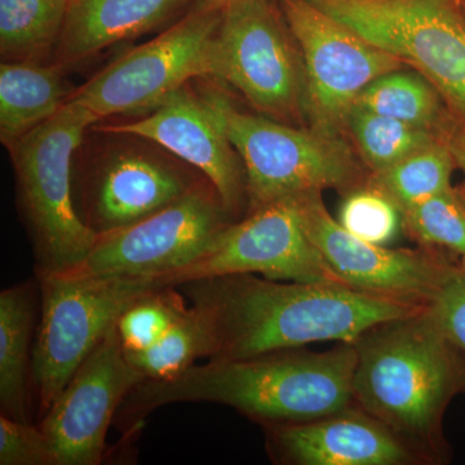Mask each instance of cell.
<instances>
[{
    "label": "cell",
    "instance_id": "cell-1",
    "mask_svg": "<svg viewBox=\"0 0 465 465\" xmlns=\"http://www.w3.org/2000/svg\"><path fill=\"white\" fill-rule=\"evenodd\" d=\"M206 321L210 360H242L307 347L354 342L376 324L423 311L336 283L268 280L256 274L202 278L177 286Z\"/></svg>",
    "mask_w": 465,
    "mask_h": 465
},
{
    "label": "cell",
    "instance_id": "cell-2",
    "mask_svg": "<svg viewBox=\"0 0 465 465\" xmlns=\"http://www.w3.org/2000/svg\"><path fill=\"white\" fill-rule=\"evenodd\" d=\"M357 351L339 342L326 351L282 349L242 360H208L164 381H143L119 409L130 436L143 419L171 403L232 407L262 427L299 424L354 409Z\"/></svg>",
    "mask_w": 465,
    "mask_h": 465
},
{
    "label": "cell",
    "instance_id": "cell-3",
    "mask_svg": "<svg viewBox=\"0 0 465 465\" xmlns=\"http://www.w3.org/2000/svg\"><path fill=\"white\" fill-rule=\"evenodd\" d=\"M425 308L376 324L353 342L354 405L421 464H443L450 460L443 418L452 400L465 394V358Z\"/></svg>",
    "mask_w": 465,
    "mask_h": 465
},
{
    "label": "cell",
    "instance_id": "cell-4",
    "mask_svg": "<svg viewBox=\"0 0 465 465\" xmlns=\"http://www.w3.org/2000/svg\"><path fill=\"white\" fill-rule=\"evenodd\" d=\"M202 97L215 112L243 164L247 213L327 189L347 194L369 179L370 171L345 136L241 112L222 92L210 91Z\"/></svg>",
    "mask_w": 465,
    "mask_h": 465
},
{
    "label": "cell",
    "instance_id": "cell-5",
    "mask_svg": "<svg viewBox=\"0 0 465 465\" xmlns=\"http://www.w3.org/2000/svg\"><path fill=\"white\" fill-rule=\"evenodd\" d=\"M97 121L91 110L69 99L56 114L9 146L35 246L36 272L70 271L96 242V232L76 210L72 164L85 130Z\"/></svg>",
    "mask_w": 465,
    "mask_h": 465
},
{
    "label": "cell",
    "instance_id": "cell-6",
    "mask_svg": "<svg viewBox=\"0 0 465 465\" xmlns=\"http://www.w3.org/2000/svg\"><path fill=\"white\" fill-rule=\"evenodd\" d=\"M41 321L33 353V391L41 418L78 367L136 300L163 289L158 275L69 277L36 272Z\"/></svg>",
    "mask_w": 465,
    "mask_h": 465
},
{
    "label": "cell",
    "instance_id": "cell-7",
    "mask_svg": "<svg viewBox=\"0 0 465 465\" xmlns=\"http://www.w3.org/2000/svg\"><path fill=\"white\" fill-rule=\"evenodd\" d=\"M399 57L465 124V14L460 0H309Z\"/></svg>",
    "mask_w": 465,
    "mask_h": 465
},
{
    "label": "cell",
    "instance_id": "cell-8",
    "mask_svg": "<svg viewBox=\"0 0 465 465\" xmlns=\"http://www.w3.org/2000/svg\"><path fill=\"white\" fill-rule=\"evenodd\" d=\"M223 5L202 0L166 32L113 61L70 100L91 110L100 121L154 109L193 78H215Z\"/></svg>",
    "mask_w": 465,
    "mask_h": 465
},
{
    "label": "cell",
    "instance_id": "cell-9",
    "mask_svg": "<svg viewBox=\"0 0 465 465\" xmlns=\"http://www.w3.org/2000/svg\"><path fill=\"white\" fill-rule=\"evenodd\" d=\"M215 78L262 115L283 124L304 118V64L278 0L224 3Z\"/></svg>",
    "mask_w": 465,
    "mask_h": 465
},
{
    "label": "cell",
    "instance_id": "cell-10",
    "mask_svg": "<svg viewBox=\"0 0 465 465\" xmlns=\"http://www.w3.org/2000/svg\"><path fill=\"white\" fill-rule=\"evenodd\" d=\"M278 3L304 64V119L320 133L347 137L349 114L360 94L406 64L309 0Z\"/></svg>",
    "mask_w": 465,
    "mask_h": 465
},
{
    "label": "cell",
    "instance_id": "cell-11",
    "mask_svg": "<svg viewBox=\"0 0 465 465\" xmlns=\"http://www.w3.org/2000/svg\"><path fill=\"white\" fill-rule=\"evenodd\" d=\"M215 189H193L140 222L97 234L88 255L69 277L162 275L203 255L234 220Z\"/></svg>",
    "mask_w": 465,
    "mask_h": 465
},
{
    "label": "cell",
    "instance_id": "cell-12",
    "mask_svg": "<svg viewBox=\"0 0 465 465\" xmlns=\"http://www.w3.org/2000/svg\"><path fill=\"white\" fill-rule=\"evenodd\" d=\"M228 274H262L268 280L344 284L309 238L299 197L284 198L247 213L226 226L191 264L158 275L167 287ZM345 286V284H344Z\"/></svg>",
    "mask_w": 465,
    "mask_h": 465
},
{
    "label": "cell",
    "instance_id": "cell-13",
    "mask_svg": "<svg viewBox=\"0 0 465 465\" xmlns=\"http://www.w3.org/2000/svg\"><path fill=\"white\" fill-rule=\"evenodd\" d=\"M299 206L309 238L351 289L427 307L459 262L440 251L394 250L360 240L333 219L322 193L300 195Z\"/></svg>",
    "mask_w": 465,
    "mask_h": 465
},
{
    "label": "cell",
    "instance_id": "cell-14",
    "mask_svg": "<svg viewBox=\"0 0 465 465\" xmlns=\"http://www.w3.org/2000/svg\"><path fill=\"white\" fill-rule=\"evenodd\" d=\"M142 381L114 324L39 420L57 465H99L106 454L110 424Z\"/></svg>",
    "mask_w": 465,
    "mask_h": 465
},
{
    "label": "cell",
    "instance_id": "cell-15",
    "mask_svg": "<svg viewBox=\"0 0 465 465\" xmlns=\"http://www.w3.org/2000/svg\"><path fill=\"white\" fill-rule=\"evenodd\" d=\"M101 130L150 140L197 168L232 217L247 204L246 174L240 155L203 97L193 96L182 88L145 118Z\"/></svg>",
    "mask_w": 465,
    "mask_h": 465
},
{
    "label": "cell",
    "instance_id": "cell-16",
    "mask_svg": "<svg viewBox=\"0 0 465 465\" xmlns=\"http://www.w3.org/2000/svg\"><path fill=\"white\" fill-rule=\"evenodd\" d=\"M275 463L291 465H414L418 457L384 425L354 409L307 423L266 427Z\"/></svg>",
    "mask_w": 465,
    "mask_h": 465
},
{
    "label": "cell",
    "instance_id": "cell-17",
    "mask_svg": "<svg viewBox=\"0 0 465 465\" xmlns=\"http://www.w3.org/2000/svg\"><path fill=\"white\" fill-rule=\"evenodd\" d=\"M198 188L166 162L127 152L106 161L94 177L84 222L96 234L145 219Z\"/></svg>",
    "mask_w": 465,
    "mask_h": 465
},
{
    "label": "cell",
    "instance_id": "cell-18",
    "mask_svg": "<svg viewBox=\"0 0 465 465\" xmlns=\"http://www.w3.org/2000/svg\"><path fill=\"white\" fill-rule=\"evenodd\" d=\"M189 0H69L57 42L61 64L94 56L115 43L157 29Z\"/></svg>",
    "mask_w": 465,
    "mask_h": 465
},
{
    "label": "cell",
    "instance_id": "cell-19",
    "mask_svg": "<svg viewBox=\"0 0 465 465\" xmlns=\"http://www.w3.org/2000/svg\"><path fill=\"white\" fill-rule=\"evenodd\" d=\"M36 286L17 284L0 293V411L30 420Z\"/></svg>",
    "mask_w": 465,
    "mask_h": 465
},
{
    "label": "cell",
    "instance_id": "cell-20",
    "mask_svg": "<svg viewBox=\"0 0 465 465\" xmlns=\"http://www.w3.org/2000/svg\"><path fill=\"white\" fill-rule=\"evenodd\" d=\"M65 88L56 66L32 61L0 65V139L14 145L65 105Z\"/></svg>",
    "mask_w": 465,
    "mask_h": 465
},
{
    "label": "cell",
    "instance_id": "cell-21",
    "mask_svg": "<svg viewBox=\"0 0 465 465\" xmlns=\"http://www.w3.org/2000/svg\"><path fill=\"white\" fill-rule=\"evenodd\" d=\"M358 108L442 134L452 113L440 92L416 70H393L379 76L358 97Z\"/></svg>",
    "mask_w": 465,
    "mask_h": 465
},
{
    "label": "cell",
    "instance_id": "cell-22",
    "mask_svg": "<svg viewBox=\"0 0 465 465\" xmlns=\"http://www.w3.org/2000/svg\"><path fill=\"white\" fill-rule=\"evenodd\" d=\"M445 140L416 150L393 166L369 174V183L394 202L401 213L452 186L457 170Z\"/></svg>",
    "mask_w": 465,
    "mask_h": 465
},
{
    "label": "cell",
    "instance_id": "cell-23",
    "mask_svg": "<svg viewBox=\"0 0 465 465\" xmlns=\"http://www.w3.org/2000/svg\"><path fill=\"white\" fill-rule=\"evenodd\" d=\"M69 0H0V51L33 61L57 45Z\"/></svg>",
    "mask_w": 465,
    "mask_h": 465
},
{
    "label": "cell",
    "instance_id": "cell-24",
    "mask_svg": "<svg viewBox=\"0 0 465 465\" xmlns=\"http://www.w3.org/2000/svg\"><path fill=\"white\" fill-rule=\"evenodd\" d=\"M347 134L353 140L356 152L370 173L393 166L416 150L442 139L433 131L358 106L349 114Z\"/></svg>",
    "mask_w": 465,
    "mask_h": 465
},
{
    "label": "cell",
    "instance_id": "cell-25",
    "mask_svg": "<svg viewBox=\"0 0 465 465\" xmlns=\"http://www.w3.org/2000/svg\"><path fill=\"white\" fill-rule=\"evenodd\" d=\"M125 356L143 381H164L182 374L200 358L210 360L213 338L206 321L191 305L155 344L134 353L125 351Z\"/></svg>",
    "mask_w": 465,
    "mask_h": 465
},
{
    "label": "cell",
    "instance_id": "cell-26",
    "mask_svg": "<svg viewBox=\"0 0 465 465\" xmlns=\"http://www.w3.org/2000/svg\"><path fill=\"white\" fill-rule=\"evenodd\" d=\"M402 232L418 247L465 258V185L450 186L401 213Z\"/></svg>",
    "mask_w": 465,
    "mask_h": 465
},
{
    "label": "cell",
    "instance_id": "cell-27",
    "mask_svg": "<svg viewBox=\"0 0 465 465\" xmlns=\"http://www.w3.org/2000/svg\"><path fill=\"white\" fill-rule=\"evenodd\" d=\"M188 309V300L177 287H163L136 300L116 323L124 351L134 353L152 347Z\"/></svg>",
    "mask_w": 465,
    "mask_h": 465
},
{
    "label": "cell",
    "instance_id": "cell-28",
    "mask_svg": "<svg viewBox=\"0 0 465 465\" xmlns=\"http://www.w3.org/2000/svg\"><path fill=\"white\" fill-rule=\"evenodd\" d=\"M338 222L360 240L381 246H387L402 231L400 208L369 179L344 194Z\"/></svg>",
    "mask_w": 465,
    "mask_h": 465
},
{
    "label": "cell",
    "instance_id": "cell-29",
    "mask_svg": "<svg viewBox=\"0 0 465 465\" xmlns=\"http://www.w3.org/2000/svg\"><path fill=\"white\" fill-rule=\"evenodd\" d=\"M0 465H57V458L39 425L0 415Z\"/></svg>",
    "mask_w": 465,
    "mask_h": 465
},
{
    "label": "cell",
    "instance_id": "cell-30",
    "mask_svg": "<svg viewBox=\"0 0 465 465\" xmlns=\"http://www.w3.org/2000/svg\"><path fill=\"white\" fill-rule=\"evenodd\" d=\"M425 311L465 358V272L459 262L428 302Z\"/></svg>",
    "mask_w": 465,
    "mask_h": 465
},
{
    "label": "cell",
    "instance_id": "cell-31",
    "mask_svg": "<svg viewBox=\"0 0 465 465\" xmlns=\"http://www.w3.org/2000/svg\"><path fill=\"white\" fill-rule=\"evenodd\" d=\"M440 137L448 143L451 150L452 157L459 170L463 171L465 174V124L458 119L454 114L451 115L445 128H443ZM465 185V183H464Z\"/></svg>",
    "mask_w": 465,
    "mask_h": 465
},
{
    "label": "cell",
    "instance_id": "cell-32",
    "mask_svg": "<svg viewBox=\"0 0 465 465\" xmlns=\"http://www.w3.org/2000/svg\"><path fill=\"white\" fill-rule=\"evenodd\" d=\"M459 266H460V268L465 272V258L459 260Z\"/></svg>",
    "mask_w": 465,
    "mask_h": 465
},
{
    "label": "cell",
    "instance_id": "cell-33",
    "mask_svg": "<svg viewBox=\"0 0 465 465\" xmlns=\"http://www.w3.org/2000/svg\"><path fill=\"white\" fill-rule=\"evenodd\" d=\"M460 3H461V7H463V11L465 14V0H460Z\"/></svg>",
    "mask_w": 465,
    "mask_h": 465
},
{
    "label": "cell",
    "instance_id": "cell-34",
    "mask_svg": "<svg viewBox=\"0 0 465 465\" xmlns=\"http://www.w3.org/2000/svg\"><path fill=\"white\" fill-rule=\"evenodd\" d=\"M215 2L226 3V2H229V0H215Z\"/></svg>",
    "mask_w": 465,
    "mask_h": 465
}]
</instances>
